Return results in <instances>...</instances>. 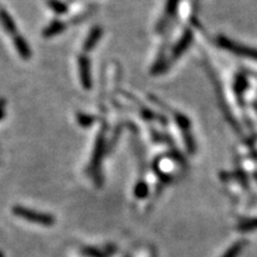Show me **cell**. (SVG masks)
Here are the masks:
<instances>
[{
    "label": "cell",
    "instance_id": "obj_1",
    "mask_svg": "<svg viewBox=\"0 0 257 257\" xmlns=\"http://www.w3.org/2000/svg\"><path fill=\"white\" fill-rule=\"evenodd\" d=\"M12 212L13 214L17 215V217L23 218V219L30 221V223L40 224V225L50 226V225H54L55 223V218L52 217V215L32 211V209L25 208L23 207V206H14Z\"/></svg>",
    "mask_w": 257,
    "mask_h": 257
},
{
    "label": "cell",
    "instance_id": "obj_2",
    "mask_svg": "<svg viewBox=\"0 0 257 257\" xmlns=\"http://www.w3.org/2000/svg\"><path fill=\"white\" fill-rule=\"evenodd\" d=\"M105 153V136L104 132H100L98 138L96 142V149H94L93 156H92V162H91V170L94 174L99 173L100 163H102L103 156Z\"/></svg>",
    "mask_w": 257,
    "mask_h": 257
},
{
    "label": "cell",
    "instance_id": "obj_3",
    "mask_svg": "<svg viewBox=\"0 0 257 257\" xmlns=\"http://www.w3.org/2000/svg\"><path fill=\"white\" fill-rule=\"evenodd\" d=\"M79 72H80V80H81L82 87L85 90H91L92 87V80H91V68L90 61L87 56L81 55L79 57Z\"/></svg>",
    "mask_w": 257,
    "mask_h": 257
},
{
    "label": "cell",
    "instance_id": "obj_4",
    "mask_svg": "<svg viewBox=\"0 0 257 257\" xmlns=\"http://www.w3.org/2000/svg\"><path fill=\"white\" fill-rule=\"evenodd\" d=\"M102 35H103V30L99 28V26L93 28L92 31L90 32V35H88V37L86 38V41L84 43V51H86V52L91 51V50H92L94 47L98 44Z\"/></svg>",
    "mask_w": 257,
    "mask_h": 257
},
{
    "label": "cell",
    "instance_id": "obj_5",
    "mask_svg": "<svg viewBox=\"0 0 257 257\" xmlns=\"http://www.w3.org/2000/svg\"><path fill=\"white\" fill-rule=\"evenodd\" d=\"M13 43H14V47H16L17 51L19 52L20 56H22L24 60H29V58L31 57V50L29 48L28 43L24 41V38L22 36H18V35H16L13 38Z\"/></svg>",
    "mask_w": 257,
    "mask_h": 257
},
{
    "label": "cell",
    "instance_id": "obj_6",
    "mask_svg": "<svg viewBox=\"0 0 257 257\" xmlns=\"http://www.w3.org/2000/svg\"><path fill=\"white\" fill-rule=\"evenodd\" d=\"M64 29H66V25H64V23L60 22V20H56V22H52L51 24L48 26V28L44 29L43 36L47 37V38L56 36V35L61 34V32L64 30Z\"/></svg>",
    "mask_w": 257,
    "mask_h": 257
},
{
    "label": "cell",
    "instance_id": "obj_7",
    "mask_svg": "<svg viewBox=\"0 0 257 257\" xmlns=\"http://www.w3.org/2000/svg\"><path fill=\"white\" fill-rule=\"evenodd\" d=\"M221 44H223L224 47H226L227 49H230V50H232V51L237 52V54L248 55V56H250V57L257 58V51H255V50L242 49V47H236L235 44L231 43V42H229V41H221Z\"/></svg>",
    "mask_w": 257,
    "mask_h": 257
},
{
    "label": "cell",
    "instance_id": "obj_8",
    "mask_svg": "<svg viewBox=\"0 0 257 257\" xmlns=\"http://www.w3.org/2000/svg\"><path fill=\"white\" fill-rule=\"evenodd\" d=\"M0 22H1V24L5 28V30L10 32L11 35H14V32H16V25H14L12 18H11L5 11H1V12H0Z\"/></svg>",
    "mask_w": 257,
    "mask_h": 257
},
{
    "label": "cell",
    "instance_id": "obj_9",
    "mask_svg": "<svg viewBox=\"0 0 257 257\" xmlns=\"http://www.w3.org/2000/svg\"><path fill=\"white\" fill-rule=\"evenodd\" d=\"M245 247V242H237L236 244H233L229 250L224 254L223 257H237L239 254L242 253L243 248Z\"/></svg>",
    "mask_w": 257,
    "mask_h": 257
},
{
    "label": "cell",
    "instance_id": "obj_10",
    "mask_svg": "<svg viewBox=\"0 0 257 257\" xmlns=\"http://www.w3.org/2000/svg\"><path fill=\"white\" fill-rule=\"evenodd\" d=\"M76 119H78L79 124L82 126V128H90V126L92 125L94 122V117L88 116V114H84V113H78Z\"/></svg>",
    "mask_w": 257,
    "mask_h": 257
},
{
    "label": "cell",
    "instance_id": "obj_11",
    "mask_svg": "<svg viewBox=\"0 0 257 257\" xmlns=\"http://www.w3.org/2000/svg\"><path fill=\"white\" fill-rule=\"evenodd\" d=\"M82 254L88 257H107L105 253H103L102 250L96 249V248H85L82 250Z\"/></svg>",
    "mask_w": 257,
    "mask_h": 257
},
{
    "label": "cell",
    "instance_id": "obj_12",
    "mask_svg": "<svg viewBox=\"0 0 257 257\" xmlns=\"http://www.w3.org/2000/svg\"><path fill=\"white\" fill-rule=\"evenodd\" d=\"M239 229L243 230V231H250V230L257 229V219L245 221V223H243L241 226H239Z\"/></svg>",
    "mask_w": 257,
    "mask_h": 257
},
{
    "label": "cell",
    "instance_id": "obj_13",
    "mask_svg": "<svg viewBox=\"0 0 257 257\" xmlns=\"http://www.w3.org/2000/svg\"><path fill=\"white\" fill-rule=\"evenodd\" d=\"M50 6H51L52 8H54L55 12L57 13H63L66 12V6H64L63 4H61L60 1H50Z\"/></svg>",
    "mask_w": 257,
    "mask_h": 257
},
{
    "label": "cell",
    "instance_id": "obj_14",
    "mask_svg": "<svg viewBox=\"0 0 257 257\" xmlns=\"http://www.w3.org/2000/svg\"><path fill=\"white\" fill-rule=\"evenodd\" d=\"M4 108H5V100L0 99V119H2V117H4L5 114Z\"/></svg>",
    "mask_w": 257,
    "mask_h": 257
},
{
    "label": "cell",
    "instance_id": "obj_15",
    "mask_svg": "<svg viewBox=\"0 0 257 257\" xmlns=\"http://www.w3.org/2000/svg\"><path fill=\"white\" fill-rule=\"evenodd\" d=\"M0 257H4V256H2V254H1V253H0Z\"/></svg>",
    "mask_w": 257,
    "mask_h": 257
}]
</instances>
